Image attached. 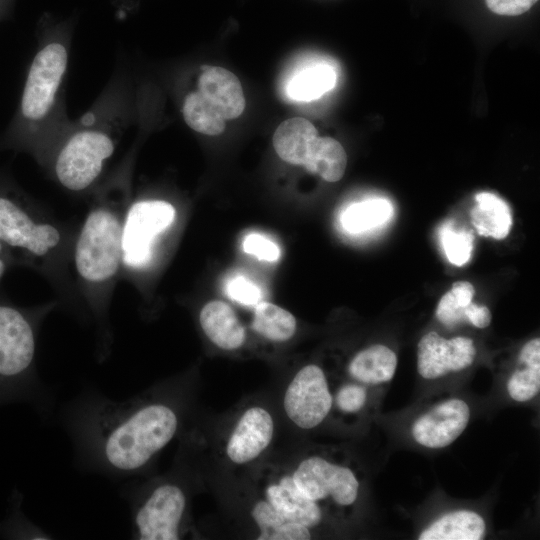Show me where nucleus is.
Masks as SVG:
<instances>
[{"label": "nucleus", "instance_id": "obj_5", "mask_svg": "<svg viewBox=\"0 0 540 540\" xmlns=\"http://www.w3.org/2000/svg\"><path fill=\"white\" fill-rule=\"evenodd\" d=\"M123 224L108 208L97 207L85 219L75 246V267L89 283H104L123 263Z\"/></svg>", "mask_w": 540, "mask_h": 540}, {"label": "nucleus", "instance_id": "obj_13", "mask_svg": "<svg viewBox=\"0 0 540 540\" xmlns=\"http://www.w3.org/2000/svg\"><path fill=\"white\" fill-rule=\"evenodd\" d=\"M261 489L263 498L287 519L309 528L321 522L319 505L299 491L290 472L271 471L263 479Z\"/></svg>", "mask_w": 540, "mask_h": 540}, {"label": "nucleus", "instance_id": "obj_18", "mask_svg": "<svg viewBox=\"0 0 540 540\" xmlns=\"http://www.w3.org/2000/svg\"><path fill=\"white\" fill-rule=\"evenodd\" d=\"M394 351L382 344L372 345L358 352L351 360L350 375L364 384H380L390 381L397 368Z\"/></svg>", "mask_w": 540, "mask_h": 540}, {"label": "nucleus", "instance_id": "obj_37", "mask_svg": "<svg viewBox=\"0 0 540 540\" xmlns=\"http://www.w3.org/2000/svg\"><path fill=\"white\" fill-rule=\"evenodd\" d=\"M14 2L15 0H0V21L11 12Z\"/></svg>", "mask_w": 540, "mask_h": 540}, {"label": "nucleus", "instance_id": "obj_6", "mask_svg": "<svg viewBox=\"0 0 540 540\" xmlns=\"http://www.w3.org/2000/svg\"><path fill=\"white\" fill-rule=\"evenodd\" d=\"M60 239L56 227L38 223L12 189L0 187V241L11 255L42 257Z\"/></svg>", "mask_w": 540, "mask_h": 540}, {"label": "nucleus", "instance_id": "obj_12", "mask_svg": "<svg viewBox=\"0 0 540 540\" xmlns=\"http://www.w3.org/2000/svg\"><path fill=\"white\" fill-rule=\"evenodd\" d=\"M274 429V419L266 408L249 407L240 415L227 439V458L237 465L251 463L271 444Z\"/></svg>", "mask_w": 540, "mask_h": 540}, {"label": "nucleus", "instance_id": "obj_27", "mask_svg": "<svg viewBox=\"0 0 540 540\" xmlns=\"http://www.w3.org/2000/svg\"><path fill=\"white\" fill-rule=\"evenodd\" d=\"M9 516L0 523V537L13 539H51V535L29 521L20 509L21 495H13Z\"/></svg>", "mask_w": 540, "mask_h": 540}, {"label": "nucleus", "instance_id": "obj_7", "mask_svg": "<svg viewBox=\"0 0 540 540\" xmlns=\"http://www.w3.org/2000/svg\"><path fill=\"white\" fill-rule=\"evenodd\" d=\"M174 206L164 200H140L133 203L123 223V263L143 268L153 257L154 242L175 220Z\"/></svg>", "mask_w": 540, "mask_h": 540}, {"label": "nucleus", "instance_id": "obj_20", "mask_svg": "<svg viewBox=\"0 0 540 540\" xmlns=\"http://www.w3.org/2000/svg\"><path fill=\"white\" fill-rule=\"evenodd\" d=\"M251 516L258 528L257 540H307L309 527L284 517L264 498L256 501Z\"/></svg>", "mask_w": 540, "mask_h": 540}, {"label": "nucleus", "instance_id": "obj_1", "mask_svg": "<svg viewBox=\"0 0 540 540\" xmlns=\"http://www.w3.org/2000/svg\"><path fill=\"white\" fill-rule=\"evenodd\" d=\"M167 392L122 401L94 390L78 395L63 413L77 464L110 478L142 474L180 429L179 399Z\"/></svg>", "mask_w": 540, "mask_h": 540}, {"label": "nucleus", "instance_id": "obj_2", "mask_svg": "<svg viewBox=\"0 0 540 540\" xmlns=\"http://www.w3.org/2000/svg\"><path fill=\"white\" fill-rule=\"evenodd\" d=\"M73 30L72 21L41 20L18 106L1 139L4 147L42 157L70 123L64 86Z\"/></svg>", "mask_w": 540, "mask_h": 540}, {"label": "nucleus", "instance_id": "obj_26", "mask_svg": "<svg viewBox=\"0 0 540 540\" xmlns=\"http://www.w3.org/2000/svg\"><path fill=\"white\" fill-rule=\"evenodd\" d=\"M439 237L450 263L462 266L470 260L474 242L471 230L457 229L452 221H446L439 229Z\"/></svg>", "mask_w": 540, "mask_h": 540}, {"label": "nucleus", "instance_id": "obj_28", "mask_svg": "<svg viewBox=\"0 0 540 540\" xmlns=\"http://www.w3.org/2000/svg\"><path fill=\"white\" fill-rule=\"evenodd\" d=\"M513 372L507 382L509 396L518 402L533 399L540 390V365L526 364Z\"/></svg>", "mask_w": 540, "mask_h": 540}, {"label": "nucleus", "instance_id": "obj_11", "mask_svg": "<svg viewBox=\"0 0 540 540\" xmlns=\"http://www.w3.org/2000/svg\"><path fill=\"white\" fill-rule=\"evenodd\" d=\"M470 419L468 404L459 398L443 401L418 417L412 426V436L421 446L444 448L465 430Z\"/></svg>", "mask_w": 540, "mask_h": 540}, {"label": "nucleus", "instance_id": "obj_34", "mask_svg": "<svg viewBox=\"0 0 540 540\" xmlns=\"http://www.w3.org/2000/svg\"><path fill=\"white\" fill-rule=\"evenodd\" d=\"M491 312L486 306L470 303L466 310V319L477 328H486L491 322Z\"/></svg>", "mask_w": 540, "mask_h": 540}, {"label": "nucleus", "instance_id": "obj_21", "mask_svg": "<svg viewBox=\"0 0 540 540\" xmlns=\"http://www.w3.org/2000/svg\"><path fill=\"white\" fill-rule=\"evenodd\" d=\"M347 166V155L339 141L328 136H317L303 165L328 182L339 181Z\"/></svg>", "mask_w": 540, "mask_h": 540}, {"label": "nucleus", "instance_id": "obj_8", "mask_svg": "<svg viewBox=\"0 0 540 540\" xmlns=\"http://www.w3.org/2000/svg\"><path fill=\"white\" fill-rule=\"evenodd\" d=\"M299 491L315 503L330 500L347 507L353 505L359 493V481L354 472L318 455L303 458L291 472Z\"/></svg>", "mask_w": 540, "mask_h": 540}, {"label": "nucleus", "instance_id": "obj_3", "mask_svg": "<svg viewBox=\"0 0 540 540\" xmlns=\"http://www.w3.org/2000/svg\"><path fill=\"white\" fill-rule=\"evenodd\" d=\"M37 324L26 311L0 302V406L28 402L46 410V392L36 372Z\"/></svg>", "mask_w": 540, "mask_h": 540}, {"label": "nucleus", "instance_id": "obj_31", "mask_svg": "<svg viewBox=\"0 0 540 540\" xmlns=\"http://www.w3.org/2000/svg\"><path fill=\"white\" fill-rule=\"evenodd\" d=\"M243 249L246 253L269 262L276 261L280 257L279 247L273 241L258 233H251L245 237Z\"/></svg>", "mask_w": 540, "mask_h": 540}, {"label": "nucleus", "instance_id": "obj_17", "mask_svg": "<svg viewBox=\"0 0 540 540\" xmlns=\"http://www.w3.org/2000/svg\"><path fill=\"white\" fill-rule=\"evenodd\" d=\"M486 531L482 516L471 510L442 515L424 529L419 540H480Z\"/></svg>", "mask_w": 540, "mask_h": 540}, {"label": "nucleus", "instance_id": "obj_29", "mask_svg": "<svg viewBox=\"0 0 540 540\" xmlns=\"http://www.w3.org/2000/svg\"><path fill=\"white\" fill-rule=\"evenodd\" d=\"M227 293L231 299L244 305H257L262 298L261 289L243 276H236L229 281Z\"/></svg>", "mask_w": 540, "mask_h": 540}, {"label": "nucleus", "instance_id": "obj_35", "mask_svg": "<svg viewBox=\"0 0 540 540\" xmlns=\"http://www.w3.org/2000/svg\"><path fill=\"white\" fill-rule=\"evenodd\" d=\"M521 363L540 365V339L534 338L522 347L519 355Z\"/></svg>", "mask_w": 540, "mask_h": 540}, {"label": "nucleus", "instance_id": "obj_25", "mask_svg": "<svg viewBox=\"0 0 540 540\" xmlns=\"http://www.w3.org/2000/svg\"><path fill=\"white\" fill-rule=\"evenodd\" d=\"M181 114L188 127L203 135L217 136L226 128V120L194 89L184 94Z\"/></svg>", "mask_w": 540, "mask_h": 540}, {"label": "nucleus", "instance_id": "obj_36", "mask_svg": "<svg viewBox=\"0 0 540 540\" xmlns=\"http://www.w3.org/2000/svg\"><path fill=\"white\" fill-rule=\"evenodd\" d=\"M11 254L8 251V249L3 245V243L0 241V280L4 276L7 267L11 260Z\"/></svg>", "mask_w": 540, "mask_h": 540}, {"label": "nucleus", "instance_id": "obj_32", "mask_svg": "<svg viewBox=\"0 0 540 540\" xmlns=\"http://www.w3.org/2000/svg\"><path fill=\"white\" fill-rule=\"evenodd\" d=\"M467 307H460L452 292H446L438 302L436 308L437 319L445 326H454L466 320Z\"/></svg>", "mask_w": 540, "mask_h": 540}, {"label": "nucleus", "instance_id": "obj_19", "mask_svg": "<svg viewBox=\"0 0 540 540\" xmlns=\"http://www.w3.org/2000/svg\"><path fill=\"white\" fill-rule=\"evenodd\" d=\"M476 205L471 210L472 224L479 235L505 238L512 226L508 204L493 193L481 192L475 196Z\"/></svg>", "mask_w": 540, "mask_h": 540}, {"label": "nucleus", "instance_id": "obj_14", "mask_svg": "<svg viewBox=\"0 0 540 540\" xmlns=\"http://www.w3.org/2000/svg\"><path fill=\"white\" fill-rule=\"evenodd\" d=\"M194 90L226 121L238 118L245 109L241 82L223 67L201 66Z\"/></svg>", "mask_w": 540, "mask_h": 540}, {"label": "nucleus", "instance_id": "obj_15", "mask_svg": "<svg viewBox=\"0 0 540 540\" xmlns=\"http://www.w3.org/2000/svg\"><path fill=\"white\" fill-rule=\"evenodd\" d=\"M199 323L206 337L223 350H236L245 342V328L225 302L214 300L205 304Z\"/></svg>", "mask_w": 540, "mask_h": 540}, {"label": "nucleus", "instance_id": "obj_33", "mask_svg": "<svg viewBox=\"0 0 540 540\" xmlns=\"http://www.w3.org/2000/svg\"><path fill=\"white\" fill-rule=\"evenodd\" d=\"M538 0H485L490 11L502 16H518L528 10Z\"/></svg>", "mask_w": 540, "mask_h": 540}, {"label": "nucleus", "instance_id": "obj_4", "mask_svg": "<svg viewBox=\"0 0 540 540\" xmlns=\"http://www.w3.org/2000/svg\"><path fill=\"white\" fill-rule=\"evenodd\" d=\"M131 510L132 535L139 540H177L188 528V494L176 478L124 487Z\"/></svg>", "mask_w": 540, "mask_h": 540}, {"label": "nucleus", "instance_id": "obj_16", "mask_svg": "<svg viewBox=\"0 0 540 540\" xmlns=\"http://www.w3.org/2000/svg\"><path fill=\"white\" fill-rule=\"evenodd\" d=\"M317 136L318 131L309 120L293 117L276 128L272 143L275 152L283 161L303 166Z\"/></svg>", "mask_w": 540, "mask_h": 540}, {"label": "nucleus", "instance_id": "obj_22", "mask_svg": "<svg viewBox=\"0 0 540 540\" xmlns=\"http://www.w3.org/2000/svg\"><path fill=\"white\" fill-rule=\"evenodd\" d=\"M337 76L331 66L317 64L296 74L288 83L287 93L296 101H313L334 88Z\"/></svg>", "mask_w": 540, "mask_h": 540}, {"label": "nucleus", "instance_id": "obj_24", "mask_svg": "<svg viewBox=\"0 0 540 540\" xmlns=\"http://www.w3.org/2000/svg\"><path fill=\"white\" fill-rule=\"evenodd\" d=\"M392 213L389 201L369 199L348 206L341 215V224L349 233H362L384 224Z\"/></svg>", "mask_w": 540, "mask_h": 540}, {"label": "nucleus", "instance_id": "obj_10", "mask_svg": "<svg viewBox=\"0 0 540 540\" xmlns=\"http://www.w3.org/2000/svg\"><path fill=\"white\" fill-rule=\"evenodd\" d=\"M475 355L472 339L463 336L445 339L429 332L418 342L417 370L424 379H437L469 367Z\"/></svg>", "mask_w": 540, "mask_h": 540}, {"label": "nucleus", "instance_id": "obj_9", "mask_svg": "<svg viewBox=\"0 0 540 540\" xmlns=\"http://www.w3.org/2000/svg\"><path fill=\"white\" fill-rule=\"evenodd\" d=\"M332 404L326 376L315 364L302 367L288 383L283 396L288 419L303 430L319 426L328 416Z\"/></svg>", "mask_w": 540, "mask_h": 540}, {"label": "nucleus", "instance_id": "obj_23", "mask_svg": "<svg viewBox=\"0 0 540 540\" xmlns=\"http://www.w3.org/2000/svg\"><path fill=\"white\" fill-rule=\"evenodd\" d=\"M296 327L295 317L280 306L268 302L256 305L252 328L264 338L274 342L287 341L294 336Z\"/></svg>", "mask_w": 540, "mask_h": 540}, {"label": "nucleus", "instance_id": "obj_30", "mask_svg": "<svg viewBox=\"0 0 540 540\" xmlns=\"http://www.w3.org/2000/svg\"><path fill=\"white\" fill-rule=\"evenodd\" d=\"M367 400L366 389L358 384H345L336 394V405L345 413H355L362 409Z\"/></svg>", "mask_w": 540, "mask_h": 540}]
</instances>
